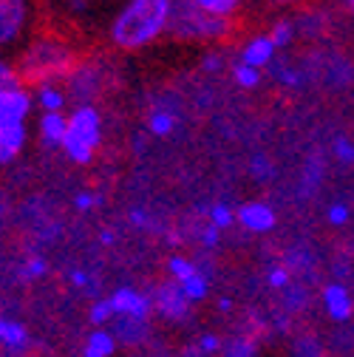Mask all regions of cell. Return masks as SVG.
<instances>
[{
  "label": "cell",
  "instance_id": "obj_1",
  "mask_svg": "<svg viewBox=\"0 0 354 357\" xmlns=\"http://www.w3.org/2000/svg\"><path fill=\"white\" fill-rule=\"evenodd\" d=\"M173 3L176 0H125L108 26L111 46L125 54L156 46L170 31Z\"/></svg>",
  "mask_w": 354,
  "mask_h": 357
},
{
  "label": "cell",
  "instance_id": "obj_2",
  "mask_svg": "<svg viewBox=\"0 0 354 357\" xmlns=\"http://www.w3.org/2000/svg\"><path fill=\"white\" fill-rule=\"evenodd\" d=\"M79 54L71 43L54 31L46 34H34L26 49L20 52V57L15 60L20 79L29 88L46 85V82H66L71 77V71L79 66Z\"/></svg>",
  "mask_w": 354,
  "mask_h": 357
},
{
  "label": "cell",
  "instance_id": "obj_3",
  "mask_svg": "<svg viewBox=\"0 0 354 357\" xmlns=\"http://www.w3.org/2000/svg\"><path fill=\"white\" fill-rule=\"evenodd\" d=\"M102 137H105V119L100 105H91V102L71 105L66 139L60 151L74 165H91L97 159V151L102 148Z\"/></svg>",
  "mask_w": 354,
  "mask_h": 357
},
{
  "label": "cell",
  "instance_id": "obj_4",
  "mask_svg": "<svg viewBox=\"0 0 354 357\" xmlns=\"http://www.w3.org/2000/svg\"><path fill=\"white\" fill-rule=\"evenodd\" d=\"M233 29V20L207 15L193 0H176L167 37L179 43H224Z\"/></svg>",
  "mask_w": 354,
  "mask_h": 357
},
{
  "label": "cell",
  "instance_id": "obj_5",
  "mask_svg": "<svg viewBox=\"0 0 354 357\" xmlns=\"http://www.w3.org/2000/svg\"><path fill=\"white\" fill-rule=\"evenodd\" d=\"M108 82H111V74L102 60H79V66L71 71V77L63 85H66L68 100L74 105H82V102L97 105L94 100L102 94V88Z\"/></svg>",
  "mask_w": 354,
  "mask_h": 357
},
{
  "label": "cell",
  "instance_id": "obj_6",
  "mask_svg": "<svg viewBox=\"0 0 354 357\" xmlns=\"http://www.w3.org/2000/svg\"><path fill=\"white\" fill-rule=\"evenodd\" d=\"M151 301H153V315H159L162 321H167V324H187L190 321V309H193L190 298L167 275L153 284Z\"/></svg>",
  "mask_w": 354,
  "mask_h": 357
},
{
  "label": "cell",
  "instance_id": "obj_7",
  "mask_svg": "<svg viewBox=\"0 0 354 357\" xmlns=\"http://www.w3.org/2000/svg\"><path fill=\"white\" fill-rule=\"evenodd\" d=\"M164 275L170 281H176L182 287V292L190 298V303H201L210 295V278L201 266H196V261H190L187 255H170L164 261Z\"/></svg>",
  "mask_w": 354,
  "mask_h": 357
},
{
  "label": "cell",
  "instance_id": "obj_8",
  "mask_svg": "<svg viewBox=\"0 0 354 357\" xmlns=\"http://www.w3.org/2000/svg\"><path fill=\"white\" fill-rule=\"evenodd\" d=\"M37 111L34 105V91L20 82L15 88L0 91V130H17V128H29L31 114Z\"/></svg>",
  "mask_w": 354,
  "mask_h": 357
},
{
  "label": "cell",
  "instance_id": "obj_9",
  "mask_svg": "<svg viewBox=\"0 0 354 357\" xmlns=\"http://www.w3.org/2000/svg\"><path fill=\"white\" fill-rule=\"evenodd\" d=\"M236 225L249 236H267L278 227V213L270 202L252 199L236 207Z\"/></svg>",
  "mask_w": 354,
  "mask_h": 357
},
{
  "label": "cell",
  "instance_id": "obj_10",
  "mask_svg": "<svg viewBox=\"0 0 354 357\" xmlns=\"http://www.w3.org/2000/svg\"><path fill=\"white\" fill-rule=\"evenodd\" d=\"M31 23V0H0V43L15 46L29 31Z\"/></svg>",
  "mask_w": 354,
  "mask_h": 357
},
{
  "label": "cell",
  "instance_id": "obj_11",
  "mask_svg": "<svg viewBox=\"0 0 354 357\" xmlns=\"http://www.w3.org/2000/svg\"><path fill=\"white\" fill-rule=\"evenodd\" d=\"M278 52H281V49L275 46V40L270 37V31H255V34H249V37L241 43L236 60H238V63H247V66H252V68L267 71V68L275 63Z\"/></svg>",
  "mask_w": 354,
  "mask_h": 357
},
{
  "label": "cell",
  "instance_id": "obj_12",
  "mask_svg": "<svg viewBox=\"0 0 354 357\" xmlns=\"http://www.w3.org/2000/svg\"><path fill=\"white\" fill-rule=\"evenodd\" d=\"M321 306L326 312V318L332 324H337V326H343V324H348L354 318V295L340 281L323 284V289H321Z\"/></svg>",
  "mask_w": 354,
  "mask_h": 357
},
{
  "label": "cell",
  "instance_id": "obj_13",
  "mask_svg": "<svg viewBox=\"0 0 354 357\" xmlns=\"http://www.w3.org/2000/svg\"><path fill=\"white\" fill-rule=\"evenodd\" d=\"M119 346L128 349V351H142L148 343H151V335H153V324L151 321H142V318H125V315H116V321L108 326Z\"/></svg>",
  "mask_w": 354,
  "mask_h": 357
},
{
  "label": "cell",
  "instance_id": "obj_14",
  "mask_svg": "<svg viewBox=\"0 0 354 357\" xmlns=\"http://www.w3.org/2000/svg\"><path fill=\"white\" fill-rule=\"evenodd\" d=\"M108 298L114 301L116 315L142 318V321H151V318H153L151 292H142V289H137V287H119V289H114V295H108Z\"/></svg>",
  "mask_w": 354,
  "mask_h": 357
},
{
  "label": "cell",
  "instance_id": "obj_15",
  "mask_svg": "<svg viewBox=\"0 0 354 357\" xmlns=\"http://www.w3.org/2000/svg\"><path fill=\"white\" fill-rule=\"evenodd\" d=\"M66 128H68V111H40V116H37V139H40V145L49 148V151L63 148Z\"/></svg>",
  "mask_w": 354,
  "mask_h": 357
},
{
  "label": "cell",
  "instance_id": "obj_16",
  "mask_svg": "<svg viewBox=\"0 0 354 357\" xmlns=\"http://www.w3.org/2000/svg\"><path fill=\"white\" fill-rule=\"evenodd\" d=\"M31 346V335L20 321L0 318V349L6 354H26Z\"/></svg>",
  "mask_w": 354,
  "mask_h": 357
},
{
  "label": "cell",
  "instance_id": "obj_17",
  "mask_svg": "<svg viewBox=\"0 0 354 357\" xmlns=\"http://www.w3.org/2000/svg\"><path fill=\"white\" fill-rule=\"evenodd\" d=\"M119 340L116 335L108 329V326H100V329H91L82 340V357H116L119 351Z\"/></svg>",
  "mask_w": 354,
  "mask_h": 357
},
{
  "label": "cell",
  "instance_id": "obj_18",
  "mask_svg": "<svg viewBox=\"0 0 354 357\" xmlns=\"http://www.w3.org/2000/svg\"><path fill=\"white\" fill-rule=\"evenodd\" d=\"M31 91H34L37 111H66V105L71 102L63 82H46V85L31 88Z\"/></svg>",
  "mask_w": 354,
  "mask_h": 357
},
{
  "label": "cell",
  "instance_id": "obj_19",
  "mask_svg": "<svg viewBox=\"0 0 354 357\" xmlns=\"http://www.w3.org/2000/svg\"><path fill=\"white\" fill-rule=\"evenodd\" d=\"M218 357H261V343L247 332H236L221 340Z\"/></svg>",
  "mask_w": 354,
  "mask_h": 357
},
{
  "label": "cell",
  "instance_id": "obj_20",
  "mask_svg": "<svg viewBox=\"0 0 354 357\" xmlns=\"http://www.w3.org/2000/svg\"><path fill=\"white\" fill-rule=\"evenodd\" d=\"M29 145V128H17V130H0V165L15 162L23 148Z\"/></svg>",
  "mask_w": 354,
  "mask_h": 357
},
{
  "label": "cell",
  "instance_id": "obj_21",
  "mask_svg": "<svg viewBox=\"0 0 354 357\" xmlns=\"http://www.w3.org/2000/svg\"><path fill=\"white\" fill-rule=\"evenodd\" d=\"M289 357H329V349L318 332H300L289 346Z\"/></svg>",
  "mask_w": 354,
  "mask_h": 357
},
{
  "label": "cell",
  "instance_id": "obj_22",
  "mask_svg": "<svg viewBox=\"0 0 354 357\" xmlns=\"http://www.w3.org/2000/svg\"><path fill=\"white\" fill-rule=\"evenodd\" d=\"M270 31V37L275 40V46L281 49V52H286L292 43L300 37V31H298V20L295 17H289V15H281V17H275L272 20V26L267 29Z\"/></svg>",
  "mask_w": 354,
  "mask_h": 357
},
{
  "label": "cell",
  "instance_id": "obj_23",
  "mask_svg": "<svg viewBox=\"0 0 354 357\" xmlns=\"http://www.w3.org/2000/svg\"><path fill=\"white\" fill-rule=\"evenodd\" d=\"M199 9H204L213 17H224V20H236L238 12L244 9L247 0H193Z\"/></svg>",
  "mask_w": 354,
  "mask_h": 357
},
{
  "label": "cell",
  "instance_id": "obj_24",
  "mask_svg": "<svg viewBox=\"0 0 354 357\" xmlns=\"http://www.w3.org/2000/svg\"><path fill=\"white\" fill-rule=\"evenodd\" d=\"M230 77H233V82L238 88H244V91H255V88L263 82V71L261 68H252V66L238 63V60L230 63Z\"/></svg>",
  "mask_w": 354,
  "mask_h": 357
},
{
  "label": "cell",
  "instance_id": "obj_25",
  "mask_svg": "<svg viewBox=\"0 0 354 357\" xmlns=\"http://www.w3.org/2000/svg\"><path fill=\"white\" fill-rule=\"evenodd\" d=\"M88 321H91V329H100V326H111L116 321V309H114V301L111 298H100L91 303L88 309Z\"/></svg>",
  "mask_w": 354,
  "mask_h": 357
},
{
  "label": "cell",
  "instance_id": "obj_26",
  "mask_svg": "<svg viewBox=\"0 0 354 357\" xmlns=\"http://www.w3.org/2000/svg\"><path fill=\"white\" fill-rule=\"evenodd\" d=\"M148 130L153 133V137H170V133L176 130V114L167 111V108H156L148 114Z\"/></svg>",
  "mask_w": 354,
  "mask_h": 357
},
{
  "label": "cell",
  "instance_id": "obj_27",
  "mask_svg": "<svg viewBox=\"0 0 354 357\" xmlns=\"http://www.w3.org/2000/svg\"><path fill=\"white\" fill-rule=\"evenodd\" d=\"M207 225H213L215 230H227L236 225V210L227 204V202H215L210 210H207Z\"/></svg>",
  "mask_w": 354,
  "mask_h": 357
},
{
  "label": "cell",
  "instance_id": "obj_28",
  "mask_svg": "<svg viewBox=\"0 0 354 357\" xmlns=\"http://www.w3.org/2000/svg\"><path fill=\"white\" fill-rule=\"evenodd\" d=\"M20 82H23V79H20L17 66H15L12 60L0 57V91H6V88H15V85H20Z\"/></svg>",
  "mask_w": 354,
  "mask_h": 357
},
{
  "label": "cell",
  "instance_id": "obj_29",
  "mask_svg": "<svg viewBox=\"0 0 354 357\" xmlns=\"http://www.w3.org/2000/svg\"><path fill=\"white\" fill-rule=\"evenodd\" d=\"M348 215H351V210L343 202H334V204L326 207V221H329V225H334V227H343L348 221Z\"/></svg>",
  "mask_w": 354,
  "mask_h": 357
},
{
  "label": "cell",
  "instance_id": "obj_30",
  "mask_svg": "<svg viewBox=\"0 0 354 357\" xmlns=\"http://www.w3.org/2000/svg\"><path fill=\"white\" fill-rule=\"evenodd\" d=\"M221 340H224V337H218L215 332H201V335H199V340H196V346H199L201 351H207V354L218 357V351H221Z\"/></svg>",
  "mask_w": 354,
  "mask_h": 357
},
{
  "label": "cell",
  "instance_id": "obj_31",
  "mask_svg": "<svg viewBox=\"0 0 354 357\" xmlns=\"http://www.w3.org/2000/svg\"><path fill=\"white\" fill-rule=\"evenodd\" d=\"M267 281H270V287H272V289H286V287H289V281H292V275H289L286 266H272L270 275H267Z\"/></svg>",
  "mask_w": 354,
  "mask_h": 357
},
{
  "label": "cell",
  "instance_id": "obj_32",
  "mask_svg": "<svg viewBox=\"0 0 354 357\" xmlns=\"http://www.w3.org/2000/svg\"><path fill=\"white\" fill-rule=\"evenodd\" d=\"M261 3H267L270 9H278V12H286V9H306L315 0H261Z\"/></svg>",
  "mask_w": 354,
  "mask_h": 357
},
{
  "label": "cell",
  "instance_id": "obj_33",
  "mask_svg": "<svg viewBox=\"0 0 354 357\" xmlns=\"http://www.w3.org/2000/svg\"><path fill=\"white\" fill-rule=\"evenodd\" d=\"M224 63H227V57L221 54V52H210V54H204L201 68L204 71H221V68H224Z\"/></svg>",
  "mask_w": 354,
  "mask_h": 357
},
{
  "label": "cell",
  "instance_id": "obj_34",
  "mask_svg": "<svg viewBox=\"0 0 354 357\" xmlns=\"http://www.w3.org/2000/svg\"><path fill=\"white\" fill-rule=\"evenodd\" d=\"M334 151H337V159H340V162H354V145H351L348 139L340 137V139L334 142Z\"/></svg>",
  "mask_w": 354,
  "mask_h": 357
},
{
  "label": "cell",
  "instance_id": "obj_35",
  "mask_svg": "<svg viewBox=\"0 0 354 357\" xmlns=\"http://www.w3.org/2000/svg\"><path fill=\"white\" fill-rule=\"evenodd\" d=\"M176 357H213V354H207V351H201V349H199V346L193 343V346H185V349H182L179 354H176Z\"/></svg>",
  "mask_w": 354,
  "mask_h": 357
},
{
  "label": "cell",
  "instance_id": "obj_36",
  "mask_svg": "<svg viewBox=\"0 0 354 357\" xmlns=\"http://www.w3.org/2000/svg\"><path fill=\"white\" fill-rule=\"evenodd\" d=\"M77 207H79V210H91V207H94V196L79 193V196H77Z\"/></svg>",
  "mask_w": 354,
  "mask_h": 357
},
{
  "label": "cell",
  "instance_id": "obj_37",
  "mask_svg": "<svg viewBox=\"0 0 354 357\" xmlns=\"http://www.w3.org/2000/svg\"><path fill=\"white\" fill-rule=\"evenodd\" d=\"M43 273H46V264H43L40 258H34V261L29 264V275H43Z\"/></svg>",
  "mask_w": 354,
  "mask_h": 357
},
{
  "label": "cell",
  "instance_id": "obj_38",
  "mask_svg": "<svg viewBox=\"0 0 354 357\" xmlns=\"http://www.w3.org/2000/svg\"><path fill=\"white\" fill-rule=\"evenodd\" d=\"M337 6H340V9L354 20V0H337Z\"/></svg>",
  "mask_w": 354,
  "mask_h": 357
},
{
  "label": "cell",
  "instance_id": "obj_39",
  "mask_svg": "<svg viewBox=\"0 0 354 357\" xmlns=\"http://www.w3.org/2000/svg\"><path fill=\"white\" fill-rule=\"evenodd\" d=\"M128 357H164V354H153V351H128Z\"/></svg>",
  "mask_w": 354,
  "mask_h": 357
},
{
  "label": "cell",
  "instance_id": "obj_40",
  "mask_svg": "<svg viewBox=\"0 0 354 357\" xmlns=\"http://www.w3.org/2000/svg\"><path fill=\"white\" fill-rule=\"evenodd\" d=\"M85 281H88V278H85L82 273H74V284H85Z\"/></svg>",
  "mask_w": 354,
  "mask_h": 357
},
{
  "label": "cell",
  "instance_id": "obj_41",
  "mask_svg": "<svg viewBox=\"0 0 354 357\" xmlns=\"http://www.w3.org/2000/svg\"><path fill=\"white\" fill-rule=\"evenodd\" d=\"M71 6L77 9V6H85V0H71Z\"/></svg>",
  "mask_w": 354,
  "mask_h": 357
},
{
  "label": "cell",
  "instance_id": "obj_42",
  "mask_svg": "<svg viewBox=\"0 0 354 357\" xmlns=\"http://www.w3.org/2000/svg\"><path fill=\"white\" fill-rule=\"evenodd\" d=\"M0 49H3V43H0Z\"/></svg>",
  "mask_w": 354,
  "mask_h": 357
},
{
  "label": "cell",
  "instance_id": "obj_43",
  "mask_svg": "<svg viewBox=\"0 0 354 357\" xmlns=\"http://www.w3.org/2000/svg\"><path fill=\"white\" fill-rule=\"evenodd\" d=\"M0 357H3V354H0Z\"/></svg>",
  "mask_w": 354,
  "mask_h": 357
}]
</instances>
